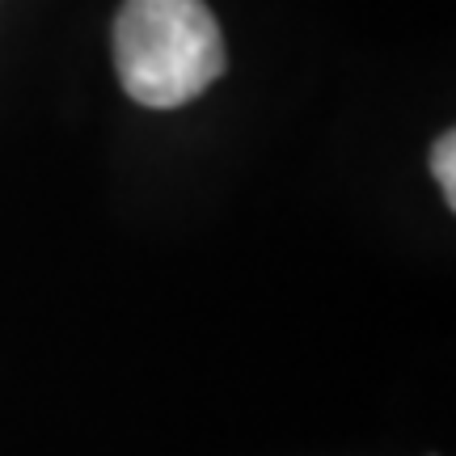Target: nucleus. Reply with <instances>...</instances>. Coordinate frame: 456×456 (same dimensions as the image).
I'll return each mask as SVG.
<instances>
[{"instance_id":"nucleus-1","label":"nucleus","mask_w":456,"mask_h":456,"mask_svg":"<svg viewBox=\"0 0 456 456\" xmlns=\"http://www.w3.org/2000/svg\"><path fill=\"white\" fill-rule=\"evenodd\" d=\"M224 34L203 0H123L114 21V68L131 102L174 110L220 81Z\"/></svg>"},{"instance_id":"nucleus-2","label":"nucleus","mask_w":456,"mask_h":456,"mask_svg":"<svg viewBox=\"0 0 456 456\" xmlns=\"http://www.w3.org/2000/svg\"><path fill=\"white\" fill-rule=\"evenodd\" d=\"M431 174L440 182L444 203L456 208V135L452 131H444L440 140H436V148H431Z\"/></svg>"}]
</instances>
